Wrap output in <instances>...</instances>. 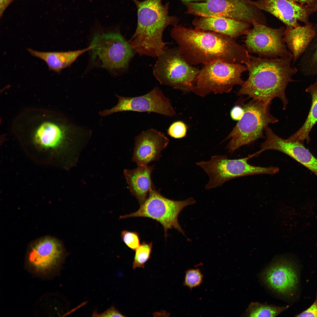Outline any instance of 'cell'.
Here are the masks:
<instances>
[{"label":"cell","instance_id":"32","mask_svg":"<svg viewBox=\"0 0 317 317\" xmlns=\"http://www.w3.org/2000/svg\"><path fill=\"white\" fill-rule=\"evenodd\" d=\"M244 114L243 108L239 105L235 106L232 109L230 112V116L233 120H240Z\"/></svg>","mask_w":317,"mask_h":317},{"label":"cell","instance_id":"4","mask_svg":"<svg viewBox=\"0 0 317 317\" xmlns=\"http://www.w3.org/2000/svg\"><path fill=\"white\" fill-rule=\"evenodd\" d=\"M132 0L137 9V24L127 42L140 55L158 57L169 43L163 41L164 31L168 26L178 25L179 19L169 16V3L163 4V0Z\"/></svg>","mask_w":317,"mask_h":317},{"label":"cell","instance_id":"5","mask_svg":"<svg viewBox=\"0 0 317 317\" xmlns=\"http://www.w3.org/2000/svg\"><path fill=\"white\" fill-rule=\"evenodd\" d=\"M92 38L90 50L94 65L112 72L127 68L135 51L118 30L98 26Z\"/></svg>","mask_w":317,"mask_h":317},{"label":"cell","instance_id":"10","mask_svg":"<svg viewBox=\"0 0 317 317\" xmlns=\"http://www.w3.org/2000/svg\"><path fill=\"white\" fill-rule=\"evenodd\" d=\"M186 14L199 17H222L246 22L266 25L262 10L250 0H207L202 2H183Z\"/></svg>","mask_w":317,"mask_h":317},{"label":"cell","instance_id":"19","mask_svg":"<svg viewBox=\"0 0 317 317\" xmlns=\"http://www.w3.org/2000/svg\"><path fill=\"white\" fill-rule=\"evenodd\" d=\"M192 24L195 28L225 35L235 39L245 35L251 25L247 22L227 18L205 17H196Z\"/></svg>","mask_w":317,"mask_h":317},{"label":"cell","instance_id":"9","mask_svg":"<svg viewBox=\"0 0 317 317\" xmlns=\"http://www.w3.org/2000/svg\"><path fill=\"white\" fill-rule=\"evenodd\" d=\"M246 70L245 65L242 64L221 60L203 65L192 92L202 97L211 93H229L235 86L244 83L241 76Z\"/></svg>","mask_w":317,"mask_h":317},{"label":"cell","instance_id":"36","mask_svg":"<svg viewBox=\"0 0 317 317\" xmlns=\"http://www.w3.org/2000/svg\"><path fill=\"white\" fill-rule=\"evenodd\" d=\"M183 2H202L205 1L207 0H181Z\"/></svg>","mask_w":317,"mask_h":317},{"label":"cell","instance_id":"6","mask_svg":"<svg viewBox=\"0 0 317 317\" xmlns=\"http://www.w3.org/2000/svg\"><path fill=\"white\" fill-rule=\"evenodd\" d=\"M270 104L252 99L243 105L242 117L222 141L230 139L226 147L228 153L232 154L243 146L265 138L264 131L265 127L279 121L270 113Z\"/></svg>","mask_w":317,"mask_h":317},{"label":"cell","instance_id":"13","mask_svg":"<svg viewBox=\"0 0 317 317\" xmlns=\"http://www.w3.org/2000/svg\"><path fill=\"white\" fill-rule=\"evenodd\" d=\"M116 96L118 99L117 104L110 109L101 111L99 112L100 115L105 116L114 113L127 111L154 112L170 117L176 115L169 99L158 87L141 96Z\"/></svg>","mask_w":317,"mask_h":317},{"label":"cell","instance_id":"1","mask_svg":"<svg viewBox=\"0 0 317 317\" xmlns=\"http://www.w3.org/2000/svg\"><path fill=\"white\" fill-rule=\"evenodd\" d=\"M171 38L186 62L194 66L217 60L235 64H245L250 54L235 39L216 32L173 26Z\"/></svg>","mask_w":317,"mask_h":317},{"label":"cell","instance_id":"17","mask_svg":"<svg viewBox=\"0 0 317 317\" xmlns=\"http://www.w3.org/2000/svg\"><path fill=\"white\" fill-rule=\"evenodd\" d=\"M262 278L265 284L276 292L289 295L295 290L298 277L291 263L284 258L274 261L263 273Z\"/></svg>","mask_w":317,"mask_h":317},{"label":"cell","instance_id":"31","mask_svg":"<svg viewBox=\"0 0 317 317\" xmlns=\"http://www.w3.org/2000/svg\"><path fill=\"white\" fill-rule=\"evenodd\" d=\"M93 316L101 317H124L118 310L112 306L105 311L100 314L95 313Z\"/></svg>","mask_w":317,"mask_h":317},{"label":"cell","instance_id":"21","mask_svg":"<svg viewBox=\"0 0 317 317\" xmlns=\"http://www.w3.org/2000/svg\"><path fill=\"white\" fill-rule=\"evenodd\" d=\"M315 34L312 24L293 28H286L285 42L293 55L294 64L301 57L312 41Z\"/></svg>","mask_w":317,"mask_h":317},{"label":"cell","instance_id":"24","mask_svg":"<svg viewBox=\"0 0 317 317\" xmlns=\"http://www.w3.org/2000/svg\"><path fill=\"white\" fill-rule=\"evenodd\" d=\"M313 27L314 36L298 63L300 72L308 77L317 76V22Z\"/></svg>","mask_w":317,"mask_h":317},{"label":"cell","instance_id":"3","mask_svg":"<svg viewBox=\"0 0 317 317\" xmlns=\"http://www.w3.org/2000/svg\"><path fill=\"white\" fill-rule=\"evenodd\" d=\"M293 58H267L250 55L245 64L248 72L247 79L237 93L249 98L271 104L275 97L282 101L285 110L288 103L285 95L287 85L294 81L292 77L298 69L291 66Z\"/></svg>","mask_w":317,"mask_h":317},{"label":"cell","instance_id":"11","mask_svg":"<svg viewBox=\"0 0 317 317\" xmlns=\"http://www.w3.org/2000/svg\"><path fill=\"white\" fill-rule=\"evenodd\" d=\"M192 197L183 200H171L163 196L159 190L155 189L149 192L145 201L140 205L136 211L120 216V219L135 217L150 218L159 222L163 226L165 237L168 235V229L174 228L186 237L178 220V215L185 207L195 203Z\"/></svg>","mask_w":317,"mask_h":317},{"label":"cell","instance_id":"28","mask_svg":"<svg viewBox=\"0 0 317 317\" xmlns=\"http://www.w3.org/2000/svg\"><path fill=\"white\" fill-rule=\"evenodd\" d=\"M123 241L131 249L136 250L140 246V239L138 233L136 232L124 230L121 233Z\"/></svg>","mask_w":317,"mask_h":317},{"label":"cell","instance_id":"35","mask_svg":"<svg viewBox=\"0 0 317 317\" xmlns=\"http://www.w3.org/2000/svg\"><path fill=\"white\" fill-rule=\"evenodd\" d=\"M306 6L312 12L317 11V1L312 4Z\"/></svg>","mask_w":317,"mask_h":317},{"label":"cell","instance_id":"7","mask_svg":"<svg viewBox=\"0 0 317 317\" xmlns=\"http://www.w3.org/2000/svg\"><path fill=\"white\" fill-rule=\"evenodd\" d=\"M158 58L153 73L161 85L184 93L192 92L200 69L188 63L178 48L165 47Z\"/></svg>","mask_w":317,"mask_h":317},{"label":"cell","instance_id":"2","mask_svg":"<svg viewBox=\"0 0 317 317\" xmlns=\"http://www.w3.org/2000/svg\"><path fill=\"white\" fill-rule=\"evenodd\" d=\"M63 117L45 109H25L14 120L12 130L24 146L54 156L72 131Z\"/></svg>","mask_w":317,"mask_h":317},{"label":"cell","instance_id":"26","mask_svg":"<svg viewBox=\"0 0 317 317\" xmlns=\"http://www.w3.org/2000/svg\"><path fill=\"white\" fill-rule=\"evenodd\" d=\"M152 247V242H144L136 250L133 263V269L144 268L145 263L150 258Z\"/></svg>","mask_w":317,"mask_h":317},{"label":"cell","instance_id":"15","mask_svg":"<svg viewBox=\"0 0 317 317\" xmlns=\"http://www.w3.org/2000/svg\"><path fill=\"white\" fill-rule=\"evenodd\" d=\"M265 131L266 139L260 145V153L269 150L281 152L304 166L317 176V158L305 147L303 142L282 138L268 126Z\"/></svg>","mask_w":317,"mask_h":317},{"label":"cell","instance_id":"14","mask_svg":"<svg viewBox=\"0 0 317 317\" xmlns=\"http://www.w3.org/2000/svg\"><path fill=\"white\" fill-rule=\"evenodd\" d=\"M64 250L62 243L56 238L49 236L40 238L31 242L28 247V262L37 271H49L60 262Z\"/></svg>","mask_w":317,"mask_h":317},{"label":"cell","instance_id":"20","mask_svg":"<svg viewBox=\"0 0 317 317\" xmlns=\"http://www.w3.org/2000/svg\"><path fill=\"white\" fill-rule=\"evenodd\" d=\"M154 167V165H138L134 169L124 170L131 193L140 205L145 201L150 191L155 189L151 178Z\"/></svg>","mask_w":317,"mask_h":317},{"label":"cell","instance_id":"25","mask_svg":"<svg viewBox=\"0 0 317 317\" xmlns=\"http://www.w3.org/2000/svg\"><path fill=\"white\" fill-rule=\"evenodd\" d=\"M289 306H279L251 302L246 311L245 315L249 317H275L286 309Z\"/></svg>","mask_w":317,"mask_h":317},{"label":"cell","instance_id":"22","mask_svg":"<svg viewBox=\"0 0 317 317\" xmlns=\"http://www.w3.org/2000/svg\"><path fill=\"white\" fill-rule=\"evenodd\" d=\"M90 45L86 48L77 50L63 52H42L28 48L33 56L41 59L47 64L49 70L58 73L69 67L83 53L90 50Z\"/></svg>","mask_w":317,"mask_h":317},{"label":"cell","instance_id":"34","mask_svg":"<svg viewBox=\"0 0 317 317\" xmlns=\"http://www.w3.org/2000/svg\"><path fill=\"white\" fill-rule=\"evenodd\" d=\"M295 2L298 3L299 4L304 6V4L306 5H311L313 4L317 1L316 0H293Z\"/></svg>","mask_w":317,"mask_h":317},{"label":"cell","instance_id":"23","mask_svg":"<svg viewBox=\"0 0 317 317\" xmlns=\"http://www.w3.org/2000/svg\"><path fill=\"white\" fill-rule=\"evenodd\" d=\"M306 91L311 95V105L308 114L301 127L288 139L303 142L306 140L308 143L310 138L309 134L313 126L317 122V78L315 82L310 85Z\"/></svg>","mask_w":317,"mask_h":317},{"label":"cell","instance_id":"12","mask_svg":"<svg viewBox=\"0 0 317 317\" xmlns=\"http://www.w3.org/2000/svg\"><path fill=\"white\" fill-rule=\"evenodd\" d=\"M245 35V47L249 53L256 54L267 58H293L286 45V28H273L265 25L255 23Z\"/></svg>","mask_w":317,"mask_h":317},{"label":"cell","instance_id":"27","mask_svg":"<svg viewBox=\"0 0 317 317\" xmlns=\"http://www.w3.org/2000/svg\"><path fill=\"white\" fill-rule=\"evenodd\" d=\"M203 276L198 269H190L186 272L184 284L191 289L199 286L202 281Z\"/></svg>","mask_w":317,"mask_h":317},{"label":"cell","instance_id":"16","mask_svg":"<svg viewBox=\"0 0 317 317\" xmlns=\"http://www.w3.org/2000/svg\"><path fill=\"white\" fill-rule=\"evenodd\" d=\"M252 3L261 10L272 14L280 20L286 28L300 26L299 21L306 25L310 24L308 17L312 12L306 6L301 5L293 0H257Z\"/></svg>","mask_w":317,"mask_h":317},{"label":"cell","instance_id":"29","mask_svg":"<svg viewBox=\"0 0 317 317\" xmlns=\"http://www.w3.org/2000/svg\"><path fill=\"white\" fill-rule=\"evenodd\" d=\"M187 130L186 124L181 121H178L171 125L168 130V133L173 138L180 139L186 136Z\"/></svg>","mask_w":317,"mask_h":317},{"label":"cell","instance_id":"8","mask_svg":"<svg viewBox=\"0 0 317 317\" xmlns=\"http://www.w3.org/2000/svg\"><path fill=\"white\" fill-rule=\"evenodd\" d=\"M254 156V154L242 158L231 159L225 155H216L209 161L196 164L209 176L205 187L208 190L221 186L226 182L237 178L260 174L273 175L279 172V168L277 167H262L249 164L248 160Z\"/></svg>","mask_w":317,"mask_h":317},{"label":"cell","instance_id":"33","mask_svg":"<svg viewBox=\"0 0 317 317\" xmlns=\"http://www.w3.org/2000/svg\"><path fill=\"white\" fill-rule=\"evenodd\" d=\"M15 0H0V17L3 16L4 11Z\"/></svg>","mask_w":317,"mask_h":317},{"label":"cell","instance_id":"18","mask_svg":"<svg viewBox=\"0 0 317 317\" xmlns=\"http://www.w3.org/2000/svg\"><path fill=\"white\" fill-rule=\"evenodd\" d=\"M169 139L163 133L153 129L142 131L135 139L132 161L138 165H147L159 159Z\"/></svg>","mask_w":317,"mask_h":317},{"label":"cell","instance_id":"30","mask_svg":"<svg viewBox=\"0 0 317 317\" xmlns=\"http://www.w3.org/2000/svg\"><path fill=\"white\" fill-rule=\"evenodd\" d=\"M296 316L317 317V291L316 299L313 303L308 308Z\"/></svg>","mask_w":317,"mask_h":317}]
</instances>
